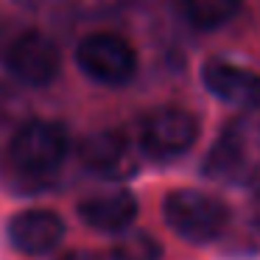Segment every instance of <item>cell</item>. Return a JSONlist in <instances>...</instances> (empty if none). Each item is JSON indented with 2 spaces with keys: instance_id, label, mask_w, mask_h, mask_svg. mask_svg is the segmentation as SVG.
<instances>
[{
  "instance_id": "14",
  "label": "cell",
  "mask_w": 260,
  "mask_h": 260,
  "mask_svg": "<svg viewBox=\"0 0 260 260\" xmlns=\"http://www.w3.org/2000/svg\"><path fill=\"white\" fill-rule=\"evenodd\" d=\"M23 3H28V6H40V3H48V0H23Z\"/></svg>"
},
{
  "instance_id": "4",
  "label": "cell",
  "mask_w": 260,
  "mask_h": 260,
  "mask_svg": "<svg viewBox=\"0 0 260 260\" xmlns=\"http://www.w3.org/2000/svg\"><path fill=\"white\" fill-rule=\"evenodd\" d=\"M199 137V123L190 112L176 107L154 109L140 123V148L151 159H176L190 151Z\"/></svg>"
},
{
  "instance_id": "2",
  "label": "cell",
  "mask_w": 260,
  "mask_h": 260,
  "mask_svg": "<svg viewBox=\"0 0 260 260\" xmlns=\"http://www.w3.org/2000/svg\"><path fill=\"white\" fill-rule=\"evenodd\" d=\"M68 132L56 120H28L12 135L9 159L20 174L48 176L68 157Z\"/></svg>"
},
{
  "instance_id": "9",
  "label": "cell",
  "mask_w": 260,
  "mask_h": 260,
  "mask_svg": "<svg viewBox=\"0 0 260 260\" xmlns=\"http://www.w3.org/2000/svg\"><path fill=\"white\" fill-rule=\"evenodd\" d=\"M79 215L98 232H123L137 215V202L129 190H109L90 196L79 204Z\"/></svg>"
},
{
  "instance_id": "13",
  "label": "cell",
  "mask_w": 260,
  "mask_h": 260,
  "mask_svg": "<svg viewBox=\"0 0 260 260\" xmlns=\"http://www.w3.org/2000/svg\"><path fill=\"white\" fill-rule=\"evenodd\" d=\"M59 260H109L107 252H90V249H73V252H64Z\"/></svg>"
},
{
  "instance_id": "6",
  "label": "cell",
  "mask_w": 260,
  "mask_h": 260,
  "mask_svg": "<svg viewBox=\"0 0 260 260\" xmlns=\"http://www.w3.org/2000/svg\"><path fill=\"white\" fill-rule=\"evenodd\" d=\"M79 157L90 174L101 179H129L137 168L132 143L120 132H95L79 146Z\"/></svg>"
},
{
  "instance_id": "12",
  "label": "cell",
  "mask_w": 260,
  "mask_h": 260,
  "mask_svg": "<svg viewBox=\"0 0 260 260\" xmlns=\"http://www.w3.org/2000/svg\"><path fill=\"white\" fill-rule=\"evenodd\" d=\"M107 254L109 260H159L162 249L148 232H129V235L118 238Z\"/></svg>"
},
{
  "instance_id": "11",
  "label": "cell",
  "mask_w": 260,
  "mask_h": 260,
  "mask_svg": "<svg viewBox=\"0 0 260 260\" xmlns=\"http://www.w3.org/2000/svg\"><path fill=\"white\" fill-rule=\"evenodd\" d=\"M182 9L196 28L210 31L230 23L241 9V0H182Z\"/></svg>"
},
{
  "instance_id": "8",
  "label": "cell",
  "mask_w": 260,
  "mask_h": 260,
  "mask_svg": "<svg viewBox=\"0 0 260 260\" xmlns=\"http://www.w3.org/2000/svg\"><path fill=\"white\" fill-rule=\"evenodd\" d=\"M202 81L207 92H213L218 101L241 109L260 107V76L246 68H238L230 62H207L202 68Z\"/></svg>"
},
{
  "instance_id": "10",
  "label": "cell",
  "mask_w": 260,
  "mask_h": 260,
  "mask_svg": "<svg viewBox=\"0 0 260 260\" xmlns=\"http://www.w3.org/2000/svg\"><path fill=\"white\" fill-rule=\"evenodd\" d=\"M241 168H243V132L235 123L218 137V143L210 151V159L204 162V171L210 176H218V179H232V176H238Z\"/></svg>"
},
{
  "instance_id": "1",
  "label": "cell",
  "mask_w": 260,
  "mask_h": 260,
  "mask_svg": "<svg viewBox=\"0 0 260 260\" xmlns=\"http://www.w3.org/2000/svg\"><path fill=\"white\" fill-rule=\"evenodd\" d=\"M165 224L190 243H207L224 232L230 210L221 199L202 190H174L162 202Z\"/></svg>"
},
{
  "instance_id": "7",
  "label": "cell",
  "mask_w": 260,
  "mask_h": 260,
  "mask_svg": "<svg viewBox=\"0 0 260 260\" xmlns=\"http://www.w3.org/2000/svg\"><path fill=\"white\" fill-rule=\"evenodd\" d=\"M64 221L53 210H23L9 221V241L17 252L40 257L62 243Z\"/></svg>"
},
{
  "instance_id": "3",
  "label": "cell",
  "mask_w": 260,
  "mask_h": 260,
  "mask_svg": "<svg viewBox=\"0 0 260 260\" xmlns=\"http://www.w3.org/2000/svg\"><path fill=\"white\" fill-rule=\"evenodd\" d=\"M76 62L87 79L107 87H120L137 73V53L118 34H90L76 48Z\"/></svg>"
},
{
  "instance_id": "5",
  "label": "cell",
  "mask_w": 260,
  "mask_h": 260,
  "mask_svg": "<svg viewBox=\"0 0 260 260\" xmlns=\"http://www.w3.org/2000/svg\"><path fill=\"white\" fill-rule=\"evenodd\" d=\"M3 64L17 81L28 87H48L59 76L62 56L53 40L40 31H23L3 51Z\"/></svg>"
}]
</instances>
